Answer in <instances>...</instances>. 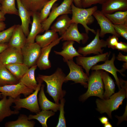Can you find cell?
Listing matches in <instances>:
<instances>
[{"mask_svg":"<svg viewBox=\"0 0 127 127\" xmlns=\"http://www.w3.org/2000/svg\"><path fill=\"white\" fill-rule=\"evenodd\" d=\"M34 91L20 82L16 84L0 87V92L2 93V97L8 96L14 99L20 96L21 94L26 97Z\"/></svg>","mask_w":127,"mask_h":127,"instance_id":"30bf717a","label":"cell"},{"mask_svg":"<svg viewBox=\"0 0 127 127\" xmlns=\"http://www.w3.org/2000/svg\"><path fill=\"white\" fill-rule=\"evenodd\" d=\"M8 46V45L7 43L0 44V53L6 48Z\"/></svg>","mask_w":127,"mask_h":127,"instance_id":"ee69618b","label":"cell"},{"mask_svg":"<svg viewBox=\"0 0 127 127\" xmlns=\"http://www.w3.org/2000/svg\"><path fill=\"white\" fill-rule=\"evenodd\" d=\"M101 11L111 14L117 11H127V0H106L102 4Z\"/></svg>","mask_w":127,"mask_h":127,"instance_id":"e0dca14e","label":"cell"},{"mask_svg":"<svg viewBox=\"0 0 127 127\" xmlns=\"http://www.w3.org/2000/svg\"><path fill=\"white\" fill-rule=\"evenodd\" d=\"M112 25L117 33L120 36L127 40V24Z\"/></svg>","mask_w":127,"mask_h":127,"instance_id":"74e56055","label":"cell"},{"mask_svg":"<svg viewBox=\"0 0 127 127\" xmlns=\"http://www.w3.org/2000/svg\"><path fill=\"white\" fill-rule=\"evenodd\" d=\"M115 49L124 52H127V44L122 42H119L116 46Z\"/></svg>","mask_w":127,"mask_h":127,"instance_id":"60d3db41","label":"cell"},{"mask_svg":"<svg viewBox=\"0 0 127 127\" xmlns=\"http://www.w3.org/2000/svg\"><path fill=\"white\" fill-rule=\"evenodd\" d=\"M19 82L5 66L0 63V87L16 84Z\"/></svg>","mask_w":127,"mask_h":127,"instance_id":"4316f807","label":"cell"},{"mask_svg":"<svg viewBox=\"0 0 127 127\" xmlns=\"http://www.w3.org/2000/svg\"><path fill=\"white\" fill-rule=\"evenodd\" d=\"M0 97L1 98H2V93L1 92L0 93Z\"/></svg>","mask_w":127,"mask_h":127,"instance_id":"f907efd6","label":"cell"},{"mask_svg":"<svg viewBox=\"0 0 127 127\" xmlns=\"http://www.w3.org/2000/svg\"><path fill=\"white\" fill-rule=\"evenodd\" d=\"M26 39L21 25H16L8 44L9 46L21 49L26 44Z\"/></svg>","mask_w":127,"mask_h":127,"instance_id":"44dd1931","label":"cell"},{"mask_svg":"<svg viewBox=\"0 0 127 127\" xmlns=\"http://www.w3.org/2000/svg\"><path fill=\"white\" fill-rule=\"evenodd\" d=\"M104 14L113 24H127V11H117L111 14Z\"/></svg>","mask_w":127,"mask_h":127,"instance_id":"1f68e13d","label":"cell"},{"mask_svg":"<svg viewBox=\"0 0 127 127\" xmlns=\"http://www.w3.org/2000/svg\"><path fill=\"white\" fill-rule=\"evenodd\" d=\"M104 125V127H112V125L109 122Z\"/></svg>","mask_w":127,"mask_h":127,"instance_id":"681fc988","label":"cell"},{"mask_svg":"<svg viewBox=\"0 0 127 127\" xmlns=\"http://www.w3.org/2000/svg\"><path fill=\"white\" fill-rule=\"evenodd\" d=\"M55 112L51 110H42L35 115H30L28 116L29 120L36 119L41 124L43 127H47V121L49 117L54 115Z\"/></svg>","mask_w":127,"mask_h":127,"instance_id":"d6a6232c","label":"cell"},{"mask_svg":"<svg viewBox=\"0 0 127 127\" xmlns=\"http://www.w3.org/2000/svg\"><path fill=\"white\" fill-rule=\"evenodd\" d=\"M73 0H64L60 5L55 4L48 18L41 23L44 31L49 29L54 21L58 17L64 14H72L71 5Z\"/></svg>","mask_w":127,"mask_h":127,"instance_id":"8992f818","label":"cell"},{"mask_svg":"<svg viewBox=\"0 0 127 127\" xmlns=\"http://www.w3.org/2000/svg\"><path fill=\"white\" fill-rule=\"evenodd\" d=\"M0 63L5 66L15 63H23L21 49L8 46L0 53Z\"/></svg>","mask_w":127,"mask_h":127,"instance_id":"8fae6325","label":"cell"},{"mask_svg":"<svg viewBox=\"0 0 127 127\" xmlns=\"http://www.w3.org/2000/svg\"><path fill=\"white\" fill-rule=\"evenodd\" d=\"M107 46L109 48H111L112 49H115V47L119 42L118 37L117 36L113 35L109 36L106 40Z\"/></svg>","mask_w":127,"mask_h":127,"instance_id":"ab89813d","label":"cell"},{"mask_svg":"<svg viewBox=\"0 0 127 127\" xmlns=\"http://www.w3.org/2000/svg\"><path fill=\"white\" fill-rule=\"evenodd\" d=\"M66 76L62 69L59 67L51 75H38V77L46 84V92L52 97L57 104L60 103L59 101L64 98L66 93L65 90L62 89Z\"/></svg>","mask_w":127,"mask_h":127,"instance_id":"6da1fadb","label":"cell"},{"mask_svg":"<svg viewBox=\"0 0 127 127\" xmlns=\"http://www.w3.org/2000/svg\"><path fill=\"white\" fill-rule=\"evenodd\" d=\"M78 24L72 23L64 34L61 36V40L72 41L80 44L81 41L83 44L85 43L89 39L87 34L80 33L78 28Z\"/></svg>","mask_w":127,"mask_h":127,"instance_id":"5bb4252c","label":"cell"},{"mask_svg":"<svg viewBox=\"0 0 127 127\" xmlns=\"http://www.w3.org/2000/svg\"><path fill=\"white\" fill-rule=\"evenodd\" d=\"M93 15L96 20L100 27L99 37L103 38L105 34L108 33L115 35L118 38L120 36L115 30L112 25V24L101 11L96 10Z\"/></svg>","mask_w":127,"mask_h":127,"instance_id":"4fadbf2b","label":"cell"},{"mask_svg":"<svg viewBox=\"0 0 127 127\" xmlns=\"http://www.w3.org/2000/svg\"><path fill=\"white\" fill-rule=\"evenodd\" d=\"M24 7L32 13L40 12L49 0H20Z\"/></svg>","mask_w":127,"mask_h":127,"instance_id":"f546056e","label":"cell"},{"mask_svg":"<svg viewBox=\"0 0 127 127\" xmlns=\"http://www.w3.org/2000/svg\"><path fill=\"white\" fill-rule=\"evenodd\" d=\"M60 103L59 109L60 113L59 118V121L56 127H66V119L64 116V107L65 101L64 98L60 100Z\"/></svg>","mask_w":127,"mask_h":127,"instance_id":"8d00e7d4","label":"cell"},{"mask_svg":"<svg viewBox=\"0 0 127 127\" xmlns=\"http://www.w3.org/2000/svg\"><path fill=\"white\" fill-rule=\"evenodd\" d=\"M35 124L34 121L28 119L27 115L21 114L17 119L6 122L5 126L6 127H33Z\"/></svg>","mask_w":127,"mask_h":127,"instance_id":"4dcf8cb0","label":"cell"},{"mask_svg":"<svg viewBox=\"0 0 127 127\" xmlns=\"http://www.w3.org/2000/svg\"><path fill=\"white\" fill-rule=\"evenodd\" d=\"M21 49L23 63L29 68L36 65L41 53L40 47L36 42L26 43Z\"/></svg>","mask_w":127,"mask_h":127,"instance_id":"ba28073f","label":"cell"},{"mask_svg":"<svg viewBox=\"0 0 127 127\" xmlns=\"http://www.w3.org/2000/svg\"><path fill=\"white\" fill-rule=\"evenodd\" d=\"M14 99L9 97L3 96L0 100V122H2L6 117L13 115H16L19 112V110H11L10 107L14 103Z\"/></svg>","mask_w":127,"mask_h":127,"instance_id":"7402d4cb","label":"cell"},{"mask_svg":"<svg viewBox=\"0 0 127 127\" xmlns=\"http://www.w3.org/2000/svg\"><path fill=\"white\" fill-rule=\"evenodd\" d=\"M71 19L67 14H64L59 16L56 22L51 27V29L61 36L63 35L71 24Z\"/></svg>","mask_w":127,"mask_h":127,"instance_id":"d4e9b609","label":"cell"},{"mask_svg":"<svg viewBox=\"0 0 127 127\" xmlns=\"http://www.w3.org/2000/svg\"><path fill=\"white\" fill-rule=\"evenodd\" d=\"M100 31L97 29L95 38L89 44L85 47H79L77 51L79 54L84 56L91 54L97 55L103 54L102 48L106 47L107 44L106 41L99 39Z\"/></svg>","mask_w":127,"mask_h":127,"instance_id":"9c48e42d","label":"cell"},{"mask_svg":"<svg viewBox=\"0 0 127 127\" xmlns=\"http://www.w3.org/2000/svg\"><path fill=\"white\" fill-rule=\"evenodd\" d=\"M111 52H107L102 54L92 56L86 57L83 56H77L76 58V64L81 66L86 71L88 76L89 71L91 67L97 63L101 61L105 62L108 59Z\"/></svg>","mask_w":127,"mask_h":127,"instance_id":"7c38bea8","label":"cell"},{"mask_svg":"<svg viewBox=\"0 0 127 127\" xmlns=\"http://www.w3.org/2000/svg\"><path fill=\"white\" fill-rule=\"evenodd\" d=\"M38 85L36 89L32 94L24 98H21L20 96L14 99L15 106L13 107L17 110L21 108H26L31 112L38 113L40 111L38 101L37 95L40 91L43 81L39 77L36 79Z\"/></svg>","mask_w":127,"mask_h":127,"instance_id":"5b68a950","label":"cell"},{"mask_svg":"<svg viewBox=\"0 0 127 127\" xmlns=\"http://www.w3.org/2000/svg\"><path fill=\"white\" fill-rule=\"evenodd\" d=\"M101 76L105 89L103 96L104 99H107L114 93L115 85L113 80L107 71L102 70Z\"/></svg>","mask_w":127,"mask_h":127,"instance_id":"83f0119b","label":"cell"},{"mask_svg":"<svg viewBox=\"0 0 127 127\" xmlns=\"http://www.w3.org/2000/svg\"><path fill=\"white\" fill-rule=\"evenodd\" d=\"M116 58L118 60L127 62V56L123 55L120 52H119Z\"/></svg>","mask_w":127,"mask_h":127,"instance_id":"b9f144b4","label":"cell"},{"mask_svg":"<svg viewBox=\"0 0 127 127\" xmlns=\"http://www.w3.org/2000/svg\"><path fill=\"white\" fill-rule=\"evenodd\" d=\"M36 65L29 68L27 72L19 80L28 88L35 91L36 89L38 82L35 76V72L37 67Z\"/></svg>","mask_w":127,"mask_h":127,"instance_id":"484cf974","label":"cell"},{"mask_svg":"<svg viewBox=\"0 0 127 127\" xmlns=\"http://www.w3.org/2000/svg\"><path fill=\"white\" fill-rule=\"evenodd\" d=\"M1 4H0V11H1Z\"/></svg>","mask_w":127,"mask_h":127,"instance_id":"f5cc1de1","label":"cell"},{"mask_svg":"<svg viewBox=\"0 0 127 127\" xmlns=\"http://www.w3.org/2000/svg\"><path fill=\"white\" fill-rule=\"evenodd\" d=\"M74 41H65L63 44L62 50L60 52L55 51L54 52L56 55L62 56L64 62L73 60L74 57L82 56L79 54L73 46Z\"/></svg>","mask_w":127,"mask_h":127,"instance_id":"d6986e66","label":"cell"},{"mask_svg":"<svg viewBox=\"0 0 127 127\" xmlns=\"http://www.w3.org/2000/svg\"><path fill=\"white\" fill-rule=\"evenodd\" d=\"M119 79L121 88L118 92L111 95L108 99H98L96 101L97 111L101 114L106 113L111 118L112 111L118 109L127 96V81Z\"/></svg>","mask_w":127,"mask_h":127,"instance_id":"7a4b0ae2","label":"cell"},{"mask_svg":"<svg viewBox=\"0 0 127 127\" xmlns=\"http://www.w3.org/2000/svg\"><path fill=\"white\" fill-rule=\"evenodd\" d=\"M6 27V25L4 22H0V32L4 30Z\"/></svg>","mask_w":127,"mask_h":127,"instance_id":"7dc6e473","label":"cell"},{"mask_svg":"<svg viewBox=\"0 0 127 127\" xmlns=\"http://www.w3.org/2000/svg\"><path fill=\"white\" fill-rule=\"evenodd\" d=\"M115 59V55L113 53L111 59L110 60L108 59L105 61L103 64L101 65H95L92 66L91 69L92 70H104L111 74L114 77L116 80V83L119 90L121 87L119 79L117 74V72H119L123 76H125L122 73L124 71L123 69L118 70L115 67L114 62Z\"/></svg>","mask_w":127,"mask_h":127,"instance_id":"2e32d148","label":"cell"},{"mask_svg":"<svg viewBox=\"0 0 127 127\" xmlns=\"http://www.w3.org/2000/svg\"><path fill=\"white\" fill-rule=\"evenodd\" d=\"M59 0H49L45 4L39 13L40 20L42 23L48 17L54 4Z\"/></svg>","mask_w":127,"mask_h":127,"instance_id":"e575fe53","label":"cell"},{"mask_svg":"<svg viewBox=\"0 0 127 127\" xmlns=\"http://www.w3.org/2000/svg\"><path fill=\"white\" fill-rule=\"evenodd\" d=\"M5 20V15L0 11V22H4Z\"/></svg>","mask_w":127,"mask_h":127,"instance_id":"bcb514c9","label":"cell"},{"mask_svg":"<svg viewBox=\"0 0 127 127\" xmlns=\"http://www.w3.org/2000/svg\"><path fill=\"white\" fill-rule=\"evenodd\" d=\"M57 32L51 29L45 31L43 35H38L36 36V43L42 48L50 44L59 38Z\"/></svg>","mask_w":127,"mask_h":127,"instance_id":"cb8c5ba5","label":"cell"},{"mask_svg":"<svg viewBox=\"0 0 127 127\" xmlns=\"http://www.w3.org/2000/svg\"><path fill=\"white\" fill-rule=\"evenodd\" d=\"M3 0H0V4L1 3L2 1Z\"/></svg>","mask_w":127,"mask_h":127,"instance_id":"816d5d0a","label":"cell"},{"mask_svg":"<svg viewBox=\"0 0 127 127\" xmlns=\"http://www.w3.org/2000/svg\"><path fill=\"white\" fill-rule=\"evenodd\" d=\"M122 66L123 67L122 69L125 71L127 68V62L124 63Z\"/></svg>","mask_w":127,"mask_h":127,"instance_id":"c3c4849f","label":"cell"},{"mask_svg":"<svg viewBox=\"0 0 127 127\" xmlns=\"http://www.w3.org/2000/svg\"><path fill=\"white\" fill-rule=\"evenodd\" d=\"M45 85L42 84L38 95V102L40 108L42 110H51L55 112L59 110L60 103H54L49 100L45 94Z\"/></svg>","mask_w":127,"mask_h":127,"instance_id":"603a6c76","label":"cell"},{"mask_svg":"<svg viewBox=\"0 0 127 127\" xmlns=\"http://www.w3.org/2000/svg\"><path fill=\"white\" fill-rule=\"evenodd\" d=\"M39 12L32 13V18L31 30L26 39V43H32L35 42L36 36L44 31L39 17Z\"/></svg>","mask_w":127,"mask_h":127,"instance_id":"ffe728a7","label":"cell"},{"mask_svg":"<svg viewBox=\"0 0 127 127\" xmlns=\"http://www.w3.org/2000/svg\"><path fill=\"white\" fill-rule=\"evenodd\" d=\"M73 2L76 7L79 8H82L80 0H73Z\"/></svg>","mask_w":127,"mask_h":127,"instance_id":"f6af8a7d","label":"cell"},{"mask_svg":"<svg viewBox=\"0 0 127 127\" xmlns=\"http://www.w3.org/2000/svg\"><path fill=\"white\" fill-rule=\"evenodd\" d=\"M62 39L60 37L48 46L41 48V54L36 64L40 70H46L51 67V63L49 59L50 53L52 48L58 44Z\"/></svg>","mask_w":127,"mask_h":127,"instance_id":"9a60e30c","label":"cell"},{"mask_svg":"<svg viewBox=\"0 0 127 127\" xmlns=\"http://www.w3.org/2000/svg\"><path fill=\"white\" fill-rule=\"evenodd\" d=\"M99 119L100 122L103 124H105L108 122V119L105 116H103Z\"/></svg>","mask_w":127,"mask_h":127,"instance_id":"7bdbcfd3","label":"cell"},{"mask_svg":"<svg viewBox=\"0 0 127 127\" xmlns=\"http://www.w3.org/2000/svg\"><path fill=\"white\" fill-rule=\"evenodd\" d=\"M66 63L70 69V72L66 76L65 82L72 81L75 83H80L85 87L87 88L88 77L84 72L82 67L76 64L73 60H69Z\"/></svg>","mask_w":127,"mask_h":127,"instance_id":"52a82bcc","label":"cell"},{"mask_svg":"<svg viewBox=\"0 0 127 127\" xmlns=\"http://www.w3.org/2000/svg\"><path fill=\"white\" fill-rule=\"evenodd\" d=\"M16 0H3L1 3V11L5 15L8 14L19 16L16 7Z\"/></svg>","mask_w":127,"mask_h":127,"instance_id":"836d02e7","label":"cell"},{"mask_svg":"<svg viewBox=\"0 0 127 127\" xmlns=\"http://www.w3.org/2000/svg\"><path fill=\"white\" fill-rule=\"evenodd\" d=\"M16 25H14L6 30L0 32V44L9 42Z\"/></svg>","mask_w":127,"mask_h":127,"instance_id":"d590c367","label":"cell"},{"mask_svg":"<svg viewBox=\"0 0 127 127\" xmlns=\"http://www.w3.org/2000/svg\"><path fill=\"white\" fill-rule=\"evenodd\" d=\"M106 0H80L82 8H86L98 4H102Z\"/></svg>","mask_w":127,"mask_h":127,"instance_id":"f35d334b","label":"cell"},{"mask_svg":"<svg viewBox=\"0 0 127 127\" xmlns=\"http://www.w3.org/2000/svg\"><path fill=\"white\" fill-rule=\"evenodd\" d=\"M102 71L99 70L92 72L88 78L87 91L80 97V101H84L90 97L92 96H97L101 99H104L103 96L104 93L101 76Z\"/></svg>","mask_w":127,"mask_h":127,"instance_id":"277c9868","label":"cell"},{"mask_svg":"<svg viewBox=\"0 0 127 127\" xmlns=\"http://www.w3.org/2000/svg\"><path fill=\"white\" fill-rule=\"evenodd\" d=\"M72 16L71 23L81 24L85 28L86 33L90 31L95 34L96 32L93 29L89 27L87 25L93 23L94 19L93 15L98 9L96 6L88 8H79L75 6L73 3L71 5Z\"/></svg>","mask_w":127,"mask_h":127,"instance_id":"3957f363","label":"cell"},{"mask_svg":"<svg viewBox=\"0 0 127 127\" xmlns=\"http://www.w3.org/2000/svg\"><path fill=\"white\" fill-rule=\"evenodd\" d=\"M16 0L19 16L21 20V27L25 35L27 36L29 32V26L31 23L30 17L32 13L24 7L20 0Z\"/></svg>","mask_w":127,"mask_h":127,"instance_id":"ac0fdd59","label":"cell"},{"mask_svg":"<svg viewBox=\"0 0 127 127\" xmlns=\"http://www.w3.org/2000/svg\"><path fill=\"white\" fill-rule=\"evenodd\" d=\"M5 66L19 81L26 73L29 68L23 63H15Z\"/></svg>","mask_w":127,"mask_h":127,"instance_id":"f1b7e54d","label":"cell"}]
</instances>
